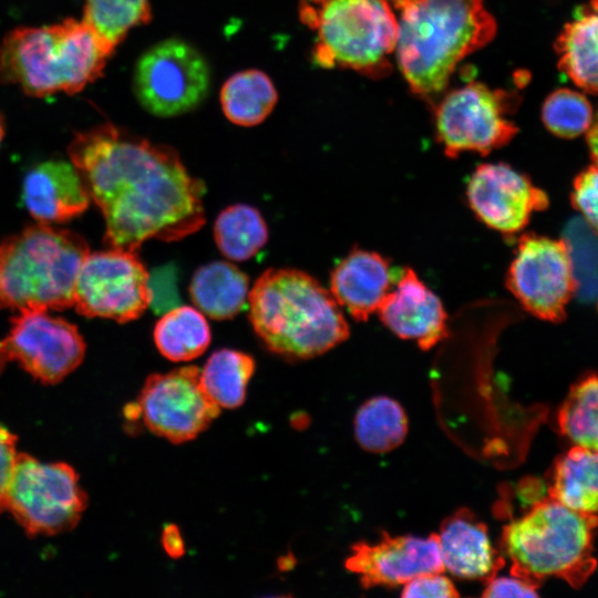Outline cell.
<instances>
[{
    "label": "cell",
    "mask_w": 598,
    "mask_h": 598,
    "mask_svg": "<svg viewBox=\"0 0 598 598\" xmlns=\"http://www.w3.org/2000/svg\"><path fill=\"white\" fill-rule=\"evenodd\" d=\"M68 151L111 248L136 252L147 239L181 240L205 224V185L174 148L104 123L78 133Z\"/></svg>",
    "instance_id": "6da1fadb"
},
{
    "label": "cell",
    "mask_w": 598,
    "mask_h": 598,
    "mask_svg": "<svg viewBox=\"0 0 598 598\" xmlns=\"http://www.w3.org/2000/svg\"><path fill=\"white\" fill-rule=\"evenodd\" d=\"M394 4L398 62L411 91L420 96L441 93L457 63L496 33L483 0H394Z\"/></svg>",
    "instance_id": "7a4b0ae2"
},
{
    "label": "cell",
    "mask_w": 598,
    "mask_h": 598,
    "mask_svg": "<svg viewBox=\"0 0 598 598\" xmlns=\"http://www.w3.org/2000/svg\"><path fill=\"white\" fill-rule=\"evenodd\" d=\"M248 306L256 334L288 360L321 355L350 333L331 291L302 270L267 269L250 288Z\"/></svg>",
    "instance_id": "3957f363"
},
{
    "label": "cell",
    "mask_w": 598,
    "mask_h": 598,
    "mask_svg": "<svg viewBox=\"0 0 598 598\" xmlns=\"http://www.w3.org/2000/svg\"><path fill=\"white\" fill-rule=\"evenodd\" d=\"M115 48L83 19L10 31L0 44V82L27 94H74L103 73Z\"/></svg>",
    "instance_id": "277c9868"
},
{
    "label": "cell",
    "mask_w": 598,
    "mask_h": 598,
    "mask_svg": "<svg viewBox=\"0 0 598 598\" xmlns=\"http://www.w3.org/2000/svg\"><path fill=\"white\" fill-rule=\"evenodd\" d=\"M596 514L574 511L547 498L503 529L502 548L512 563L511 575L539 587L555 576L580 587L594 573Z\"/></svg>",
    "instance_id": "5b68a950"
},
{
    "label": "cell",
    "mask_w": 598,
    "mask_h": 598,
    "mask_svg": "<svg viewBox=\"0 0 598 598\" xmlns=\"http://www.w3.org/2000/svg\"><path fill=\"white\" fill-rule=\"evenodd\" d=\"M89 246L80 235L38 223L0 244V283L4 305L21 310H64Z\"/></svg>",
    "instance_id": "8992f818"
},
{
    "label": "cell",
    "mask_w": 598,
    "mask_h": 598,
    "mask_svg": "<svg viewBox=\"0 0 598 598\" xmlns=\"http://www.w3.org/2000/svg\"><path fill=\"white\" fill-rule=\"evenodd\" d=\"M302 23L316 32L313 61L372 79L391 72L398 20L388 0H301Z\"/></svg>",
    "instance_id": "52a82bcc"
},
{
    "label": "cell",
    "mask_w": 598,
    "mask_h": 598,
    "mask_svg": "<svg viewBox=\"0 0 598 598\" xmlns=\"http://www.w3.org/2000/svg\"><path fill=\"white\" fill-rule=\"evenodd\" d=\"M87 507L78 473L65 463H43L18 453L6 499L8 511L30 536L72 530Z\"/></svg>",
    "instance_id": "ba28073f"
},
{
    "label": "cell",
    "mask_w": 598,
    "mask_h": 598,
    "mask_svg": "<svg viewBox=\"0 0 598 598\" xmlns=\"http://www.w3.org/2000/svg\"><path fill=\"white\" fill-rule=\"evenodd\" d=\"M514 100L508 93L480 82L450 92L435 110V133L446 156L463 152L486 155L516 135L517 126L507 117Z\"/></svg>",
    "instance_id": "9c48e42d"
},
{
    "label": "cell",
    "mask_w": 598,
    "mask_h": 598,
    "mask_svg": "<svg viewBox=\"0 0 598 598\" xmlns=\"http://www.w3.org/2000/svg\"><path fill=\"white\" fill-rule=\"evenodd\" d=\"M210 72L204 56L179 39L148 49L134 71V91L151 114L171 117L198 106L208 93Z\"/></svg>",
    "instance_id": "30bf717a"
},
{
    "label": "cell",
    "mask_w": 598,
    "mask_h": 598,
    "mask_svg": "<svg viewBox=\"0 0 598 598\" xmlns=\"http://www.w3.org/2000/svg\"><path fill=\"white\" fill-rule=\"evenodd\" d=\"M151 300L150 274L135 251L110 247L84 259L74 289L73 307L80 315L128 322Z\"/></svg>",
    "instance_id": "8fae6325"
},
{
    "label": "cell",
    "mask_w": 598,
    "mask_h": 598,
    "mask_svg": "<svg viewBox=\"0 0 598 598\" xmlns=\"http://www.w3.org/2000/svg\"><path fill=\"white\" fill-rule=\"evenodd\" d=\"M506 286L528 313L553 323L563 321L577 289L565 241L535 234L520 236Z\"/></svg>",
    "instance_id": "7c38bea8"
},
{
    "label": "cell",
    "mask_w": 598,
    "mask_h": 598,
    "mask_svg": "<svg viewBox=\"0 0 598 598\" xmlns=\"http://www.w3.org/2000/svg\"><path fill=\"white\" fill-rule=\"evenodd\" d=\"M85 349L76 326L48 310L18 311L0 342L3 357L44 384L59 383L72 373L82 363Z\"/></svg>",
    "instance_id": "4fadbf2b"
},
{
    "label": "cell",
    "mask_w": 598,
    "mask_h": 598,
    "mask_svg": "<svg viewBox=\"0 0 598 598\" xmlns=\"http://www.w3.org/2000/svg\"><path fill=\"white\" fill-rule=\"evenodd\" d=\"M200 370L182 367L150 375L138 404L146 427L175 444L190 441L219 415V406L204 392Z\"/></svg>",
    "instance_id": "5bb4252c"
},
{
    "label": "cell",
    "mask_w": 598,
    "mask_h": 598,
    "mask_svg": "<svg viewBox=\"0 0 598 598\" xmlns=\"http://www.w3.org/2000/svg\"><path fill=\"white\" fill-rule=\"evenodd\" d=\"M466 198L475 216L505 236L522 231L548 196L523 173L505 163L478 165L470 176Z\"/></svg>",
    "instance_id": "9a60e30c"
},
{
    "label": "cell",
    "mask_w": 598,
    "mask_h": 598,
    "mask_svg": "<svg viewBox=\"0 0 598 598\" xmlns=\"http://www.w3.org/2000/svg\"><path fill=\"white\" fill-rule=\"evenodd\" d=\"M346 568L359 576L365 589L404 585L417 576L445 570L437 534L422 538L383 533L375 544H354L346 559Z\"/></svg>",
    "instance_id": "2e32d148"
},
{
    "label": "cell",
    "mask_w": 598,
    "mask_h": 598,
    "mask_svg": "<svg viewBox=\"0 0 598 598\" xmlns=\"http://www.w3.org/2000/svg\"><path fill=\"white\" fill-rule=\"evenodd\" d=\"M377 313L391 332L414 341L422 350H430L448 334L442 301L410 267L400 271Z\"/></svg>",
    "instance_id": "e0dca14e"
},
{
    "label": "cell",
    "mask_w": 598,
    "mask_h": 598,
    "mask_svg": "<svg viewBox=\"0 0 598 598\" xmlns=\"http://www.w3.org/2000/svg\"><path fill=\"white\" fill-rule=\"evenodd\" d=\"M22 200L35 220L51 224L80 216L89 207L91 197L71 161L49 159L24 175Z\"/></svg>",
    "instance_id": "ac0fdd59"
},
{
    "label": "cell",
    "mask_w": 598,
    "mask_h": 598,
    "mask_svg": "<svg viewBox=\"0 0 598 598\" xmlns=\"http://www.w3.org/2000/svg\"><path fill=\"white\" fill-rule=\"evenodd\" d=\"M398 276L381 254L353 248L331 271L330 291L353 319L367 321L378 312Z\"/></svg>",
    "instance_id": "d6986e66"
},
{
    "label": "cell",
    "mask_w": 598,
    "mask_h": 598,
    "mask_svg": "<svg viewBox=\"0 0 598 598\" xmlns=\"http://www.w3.org/2000/svg\"><path fill=\"white\" fill-rule=\"evenodd\" d=\"M437 537L444 569L457 578L486 582L504 565L487 526L468 509L446 518Z\"/></svg>",
    "instance_id": "ffe728a7"
},
{
    "label": "cell",
    "mask_w": 598,
    "mask_h": 598,
    "mask_svg": "<svg viewBox=\"0 0 598 598\" xmlns=\"http://www.w3.org/2000/svg\"><path fill=\"white\" fill-rule=\"evenodd\" d=\"M558 68L581 90L598 94V0L578 6L560 31Z\"/></svg>",
    "instance_id": "44dd1931"
},
{
    "label": "cell",
    "mask_w": 598,
    "mask_h": 598,
    "mask_svg": "<svg viewBox=\"0 0 598 598\" xmlns=\"http://www.w3.org/2000/svg\"><path fill=\"white\" fill-rule=\"evenodd\" d=\"M249 278L228 261H213L193 275L189 293L196 308L212 319L238 315L249 295Z\"/></svg>",
    "instance_id": "7402d4cb"
},
{
    "label": "cell",
    "mask_w": 598,
    "mask_h": 598,
    "mask_svg": "<svg viewBox=\"0 0 598 598\" xmlns=\"http://www.w3.org/2000/svg\"><path fill=\"white\" fill-rule=\"evenodd\" d=\"M549 497L581 513L598 512V451L575 445L553 471Z\"/></svg>",
    "instance_id": "603a6c76"
},
{
    "label": "cell",
    "mask_w": 598,
    "mask_h": 598,
    "mask_svg": "<svg viewBox=\"0 0 598 598\" xmlns=\"http://www.w3.org/2000/svg\"><path fill=\"white\" fill-rule=\"evenodd\" d=\"M277 97L269 76L255 69L234 74L220 91L225 116L240 126H254L266 120L274 110Z\"/></svg>",
    "instance_id": "cb8c5ba5"
},
{
    "label": "cell",
    "mask_w": 598,
    "mask_h": 598,
    "mask_svg": "<svg viewBox=\"0 0 598 598\" xmlns=\"http://www.w3.org/2000/svg\"><path fill=\"white\" fill-rule=\"evenodd\" d=\"M153 336L161 354L174 362L198 358L212 340L205 316L189 306L175 307L165 312L157 321Z\"/></svg>",
    "instance_id": "d4e9b609"
},
{
    "label": "cell",
    "mask_w": 598,
    "mask_h": 598,
    "mask_svg": "<svg viewBox=\"0 0 598 598\" xmlns=\"http://www.w3.org/2000/svg\"><path fill=\"white\" fill-rule=\"evenodd\" d=\"M255 369L251 355L234 349H219L210 354L200 371V385L219 408L235 409L244 403Z\"/></svg>",
    "instance_id": "484cf974"
},
{
    "label": "cell",
    "mask_w": 598,
    "mask_h": 598,
    "mask_svg": "<svg viewBox=\"0 0 598 598\" xmlns=\"http://www.w3.org/2000/svg\"><path fill=\"white\" fill-rule=\"evenodd\" d=\"M214 238L220 252L234 261L255 256L268 240V228L258 209L246 204L231 205L218 215Z\"/></svg>",
    "instance_id": "4316f807"
},
{
    "label": "cell",
    "mask_w": 598,
    "mask_h": 598,
    "mask_svg": "<svg viewBox=\"0 0 598 598\" xmlns=\"http://www.w3.org/2000/svg\"><path fill=\"white\" fill-rule=\"evenodd\" d=\"M406 432L408 419L404 410L388 396L368 400L355 414V439L367 451L389 452L403 442Z\"/></svg>",
    "instance_id": "83f0119b"
},
{
    "label": "cell",
    "mask_w": 598,
    "mask_h": 598,
    "mask_svg": "<svg viewBox=\"0 0 598 598\" xmlns=\"http://www.w3.org/2000/svg\"><path fill=\"white\" fill-rule=\"evenodd\" d=\"M563 435L576 445L598 451V374L574 384L558 411Z\"/></svg>",
    "instance_id": "f1b7e54d"
},
{
    "label": "cell",
    "mask_w": 598,
    "mask_h": 598,
    "mask_svg": "<svg viewBox=\"0 0 598 598\" xmlns=\"http://www.w3.org/2000/svg\"><path fill=\"white\" fill-rule=\"evenodd\" d=\"M152 18L150 0H85L83 20L116 48L126 34Z\"/></svg>",
    "instance_id": "f546056e"
},
{
    "label": "cell",
    "mask_w": 598,
    "mask_h": 598,
    "mask_svg": "<svg viewBox=\"0 0 598 598\" xmlns=\"http://www.w3.org/2000/svg\"><path fill=\"white\" fill-rule=\"evenodd\" d=\"M595 112L588 99L570 89H558L544 102L542 118L549 132L563 138L587 133Z\"/></svg>",
    "instance_id": "4dcf8cb0"
},
{
    "label": "cell",
    "mask_w": 598,
    "mask_h": 598,
    "mask_svg": "<svg viewBox=\"0 0 598 598\" xmlns=\"http://www.w3.org/2000/svg\"><path fill=\"white\" fill-rule=\"evenodd\" d=\"M584 231L585 235L582 227L576 225L570 228L564 241L573 264L576 291L588 297L598 292V234L590 228V235H587L586 223Z\"/></svg>",
    "instance_id": "1f68e13d"
},
{
    "label": "cell",
    "mask_w": 598,
    "mask_h": 598,
    "mask_svg": "<svg viewBox=\"0 0 598 598\" xmlns=\"http://www.w3.org/2000/svg\"><path fill=\"white\" fill-rule=\"evenodd\" d=\"M571 202L584 221L598 234V165L594 164L577 175L573 184Z\"/></svg>",
    "instance_id": "d6a6232c"
},
{
    "label": "cell",
    "mask_w": 598,
    "mask_h": 598,
    "mask_svg": "<svg viewBox=\"0 0 598 598\" xmlns=\"http://www.w3.org/2000/svg\"><path fill=\"white\" fill-rule=\"evenodd\" d=\"M402 597L454 598L458 597L454 584L442 573L421 575L404 584Z\"/></svg>",
    "instance_id": "836d02e7"
},
{
    "label": "cell",
    "mask_w": 598,
    "mask_h": 598,
    "mask_svg": "<svg viewBox=\"0 0 598 598\" xmlns=\"http://www.w3.org/2000/svg\"><path fill=\"white\" fill-rule=\"evenodd\" d=\"M17 436L0 424V514L6 511V499L18 456Z\"/></svg>",
    "instance_id": "e575fe53"
},
{
    "label": "cell",
    "mask_w": 598,
    "mask_h": 598,
    "mask_svg": "<svg viewBox=\"0 0 598 598\" xmlns=\"http://www.w3.org/2000/svg\"><path fill=\"white\" fill-rule=\"evenodd\" d=\"M483 597H537L538 586L523 578L512 575L511 577H496L485 582Z\"/></svg>",
    "instance_id": "d590c367"
},
{
    "label": "cell",
    "mask_w": 598,
    "mask_h": 598,
    "mask_svg": "<svg viewBox=\"0 0 598 598\" xmlns=\"http://www.w3.org/2000/svg\"><path fill=\"white\" fill-rule=\"evenodd\" d=\"M162 545L166 554L172 558H179L185 554V545L176 525L169 524L164 527L162 533Z\"/></svg>",
    "instance_id": "8d00e7d4"
},
{
    "label": "cell",
    "mask_w": 598,
    "mask_h": 598,
    "mask_svg": "<svg viewBox=\"0 0 598 598\" xmlns=\"http://www.w3.org/2000/svg\"><path fill=\"white\" fill-rule=\"evenodd\" d=\"M589 152L595 164L598 165V110L594 115V121L586 133Z\"/></svg>",
    "instance_id": "74e56055"
},
{
    "label": "cell",
    "mask_w": 598,
    "mask_h": 598,
    "mask_svg": "<svg viewBox=\"0 0 598 598\" xmlns=\"http://www.w3.org/2000/svg\"><path fill=\"white\" fill-rule=\"evenodd\" d=\"M124 415L128 421H137L142 417V411L138 402L127 404L124 409Z\"/></svg>",
    "instance_id": "f35d334b"
},
{
    "label": "cell",
    "mask_w": 598,
    "mask_h": 598,
    "mask_svg": "<svg viewBox=\"0 0 598 598\" xmlns=\"http://www.w3.org/2000/svg\"><path fill=\"white\" fill-rule=\"evenodd\" d=\"M295 563H296V560H295L293 556L288 555V556H283V557L279 558L278 566H279L280 570H288V569H291L293 567Z\"/></svg>",
    "instance_id": "ab89813d"
},
{
    "label": "cell",
    "mask_w": 598,
    "mask_h": 598,
    "mask_svg": "<svg viewBox=\"0 0 598 598\" xmlns=\"http://www.w3.org/2000/svg\"><path fill=\"white\" fill-rule=\"evenodd\" d=\"M3 307H6V305H4V299H3L1 283H0V309H2Z\"/></svg>",
    "instance_id": "60d3db41"
},
{
    "label": "cell",
    "mask_w": 598,
    "mask_h": 598,
    "mask_svg": "<svg viewBox=\"0 0 598 598\" xmlns=\"http://www.w3.org/2000/svg\"><path fill=\"white\" fill-rule=\"evenodd\" d=\"M3 135H4V127H3L2 121L0 120V144L2 142Z\"/></svg>",
    "instance_id": "b9f144b4"
}]
</instances>
